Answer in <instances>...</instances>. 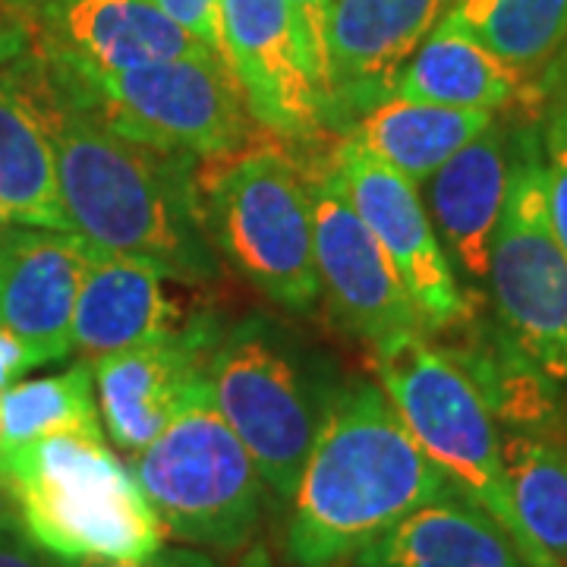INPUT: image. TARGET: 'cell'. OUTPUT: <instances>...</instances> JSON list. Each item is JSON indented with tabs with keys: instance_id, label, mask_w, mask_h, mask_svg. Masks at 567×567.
Returning <instances> with one entry per match:
<instances>
[{
	"instance_id": "1",
	"label": "cell",
	"mask_w": 567,
	"mask_h": 567,
	"mask_svg": "<svg viewBox=\"0 0 567 567\" xmlns=\"http://www.w3.org/2000/svg\"><path fill=\"white\" fill-rule=\"evenodd\" d=\"M35 102L54 148L58 193L73 237L148 262L171 281L218 278L193 155L114 133L63 102L51 76L41 82Z\"/></svg>"
},
{
	"instance_id": "2",
	"label": "cell",
	"mask_w": 567,
	"mask_h": 567,
	"mask_svg": "<svg viewBox=\"0 0 567 567\" xmlns=\"http://www.w3.org/2000/svg\"><path fill=\"white\" fill-rule=\"evenodd\" d=\"M457 488L425 457L382 385L338 388L287 520L297 567H341L410 511Z\"/></svg>"
},
{
	"instance_id": "3",
	"label": "cell",
	"mask_w": 567,
	"mask_h": 567,
	"mask_svg": "<svg viewBox=\"0 0 567 567\" xmlns=\"http://www.w3.org/2000/svg\"><path fill=\"white\" fill-rule=\"evenodd\" d=\"M0 488L22 533L61 565L142 561L162 548V517L104 429L48 432L0 451Z\"/></svg>"
},
{
	"instance_id": "4",
	"label": "cell",
	"mask_w": 567,
	"mask_h": 567,
	"mask_svg": "<svg viewBox=\"0 0 567 567\" xmlns=\"http://www.w3.org/2000/svg\"><path fill=\"white\" fill-rule=\"evenodd\" d=\"M208 382L268 492L278 505H290L341 388L334 369L275 319L249 316L224 328L208 360Z\"/></svg>"
},
{
	"instance_id": "5",
	"label": "cell",
	"mask_w": 567,
	"mask_h": 567,
	"mask_svg": "<svg viewBox=\"0 0 567 567\" xmlns=\"http://www.w3.org/2000/svg\"><path fill=\"white\" fill-rule=\"evenodd\" d=\"M375 372L410 435L447 483L505 529L529 567H558L517 517L495 416L451 350L429 344L425 331L398 334L375 347Z\"/></svg>"
},
{
	"instance_id": "6",
	"label": "cell",
	"mask_w": 567,
	"mask_h": 567,
	"mask_svg": "<svg viewBox=\"0 0 567 567\" xmlns=\"http://www.w3.org/2000/svg\"><path fill=\"white\" fill-rule=\"evenodd\" d=\"M130 470L162 527L183 543L237 551L259 529L265 483L215 404L208 372L186 388L174 420L133 454Z\"/></svg>"
},
{
	"instance_id": "7",
	"label": "cell",
	"mask_w": 567,
	"mask_h": 567,
	"mask_svg": "<svg viewBox=\"0 0 567 567\" xmlns=\"http://www.w3.org/2000/svg\"><path fill=\"white\" fill-rule=\"evenodd\" d=\"M507 196L492 237L488 290L498 328L548 382H567V252L548 218L539 121L507 130Z\"/></svg>"
},
{
	"instance_id": "8",
	"label": "cell",
	"mask_w": 567,
	"mask_h": 567,
	"mask_svg": "<svg viewBox=\"0 0 567 567\" xmlns=\"http://www.w3.org/2000/svg\"><path fill=\"white\" fill-rule=\"evenodd\" d=\"M48 66L63 102L126 140L193 158H218L246 140L244 92L218 54L130 70Z\"/></svg>"
},
{
	"instance_id": "9",
	"label": "cell",
	"mask_w": 567,
	"mask_h": 567,
	"mask_svg": "<svg viewBox=\"0 0 567 567\" xmlns=\"http://www.w3.org/2000/svg\"><path fill=\"white\" fill-rule=\"evenodd\" d=\"M215 249L271 303L309 312L322 297L303 171L275 145L252 148L205 189Z\"/></svg>"
},
{
	"instance_id": "10",
	"label": "cell",
	"mask_w": 567,
	"mask_h": 567,
	"mask_svg": "<svg viewBox=\"0 0 567 567\" xmlns=\"http://www.w3.org/2000/svg\"><path fill=\"white\" fill-rule=\"evenodd\" d=\"M319 167L379 240L416 303L425 331H445L466 322L473 303L447 262L420 186L347 140L334 142Z\"/></svg>"
},
{
	"instance_id": "11",
	"label": "cell",
	"mask_w": 567,
	"mask_h": 567,
	"mask_svg": "<svg viewBox=\"0 0 567 567\" xmlns=\"http://www.w3.org/2000/svg\"><path fill=\"white\" fill-rule=\"evenodd\" d=\"M221 58L265 130L293 142L328 130L322 76L287 0H221Z\"/></svg>"
},
{
	"instance_id": "12",
	"label": "cell",
	"mask_w": 567,
	"mask_h": 567,
	"mask_svg": "<svg viewBox=\"0 0 567 567\" xmlns=\"http://www.w3.org/2000/svg\"><path fill=\"white\" fill-rule=\"evenodd\" d=\"M454 0H331L324 10V126L341 130L394 95L413 51Z\"/></svg>"
},
{
	"instance_id": "13",
	"label": "cell",
	"mask_w": 567,
	"mask_h": 567,
	"mask_svg": "<svg viewBox=\"0 0 567 567\" xmlns=\"http://www.w3.org/2000/svg\"><path fill=\"white\" fill-rule=\"evenodd\" d=\"M303 177L316 227V268L334 322L372 347L425 331L394 265L338 186L322 167H309Z\"/></svg>"
},
{
	"instance_id": "14",
	"label": "cell",
	"mask_w": 567,
	"mask_h": 567,
	"mask_svg": "<svg viewBox=\"0 0 567 567\" xmlns=\"http://www.w3.org/2000/svg\"><path fill=\"white\" fill-rule=\"evenodd\" d=\"M221 334V316L205 309L155 341L89 363L104 432L114 447L133 457L162 435L186 388L208 372V360Z\"/></svg>"
},
{
	"instance_id": "15",
	"label": "cell",
	"mask_w": 567,
	"mask_h": 567,
	"mask_svg": "<svg viewBox=\"0 0 567 567\" xmlns=\"http://www.w3.org/2000/svg\"><path fill=\"white\" fill-rule=\"evenodd\" d=\"M39 17L48 63L63 70H130L215 54L152 0H41Z\"/></svg>"
},
{
	"instance_id": "16",
	"label": "cell",
	"mask_w": 567,
	"mask_h": 567,
	"mask_svg": "<svg viewBox=\"0 0 567 567\" xmlns=\"http://www.w3.org/2000/svg\"><path fill=\"white\" fill-rule=\"evenodd\" d=\"M82 271L80 237L13 224L0 240V328L22 338L44 363L66 360Z\"/></svg>"
},
{
	"instance_id": "17",
	"label": "cell",
	"mask_w": 567,
	"mask_h": 567,
	"mask_svg": "<svg viewBox=\"0 0 567 567\" xmlns=\"http://www.w3.org/2000/svg\"><path fill=\"white\" fill-rule=\"evenodd\" d=\"M507 126L495 121L425 181V212L457 281L488 278L492 237L507 196Z\"/></svg>"
},
{
	"instance_id": "18",
	"label": "cell",
	"mask_w": 567,
	"mask_h": 567,
	"mask_svg": "<svg viewBox=\"0 0 567 567\" xmlns=\"http://www.w3.org/2000/svg\"><path fill=\"white\" fill-rule=\"evenodd\" d=\"M183 319L158 268L85 244V271L73 309V350L85 363L155 341Z\"/></svg>"
},
{
	"instance_id": "19",
	"label": "cell",
	"mask_w": 567,
	"mask_h": 567,
	"mask_svg": "<svg viewBox=\"0 0 567 567\" xmlns=\"http://www.w3.org/2000/svg\"><path fill=\"white\" fill-rule=\"evenodd\" d=\"M353 567H529L514 539L461 492L425 502L357 551Z\"/></svg>"
},
{
	"instance_id": "20",
	"label": "cell",
	"mask_w": 567,
	"mask_h": 567,
	"mask_svg": "<svg viewBox=\"0 0 567 567\" xmlns=\"http://www.w3.org/2000/svg\"><path fill=\"white\" fill-rule=\"evenodd\" d=\"M492 123L495 114L488 111H457L391 95L347 123L341 140L353 142L369 158L423 186L451 155H457Z\"/></svg>"
},
{
	"instance_id": "21",
	"label": "cell",
	"mask_w": 567,
	"mask_h": 567,
	"mask_svg": "<svg viewBox=\"0 0 567 567\" xmlns=\"http://www.w3.org/2000/svg\"><path fill=\"white\" fill-rule=\"evenodd\" d=\"M394 95L457 111H502L524 95V76L511 70L454 20H442L413 51Z\"/></svg>"
},
{
	"instance_id": "22",
	"label": "cell",
	"mask_w": 567,
	"mask_h": 567,
	"mask_svg": "<svg viewBox=\"0 0 567 567\" xmlns=\"http://www.w3.org/2000/svg\"><path fill=\"white\" fill-rule=\"evenodd\" d=\"M0 208L22 227L66 230L54 148L35 92L0 70ZM70 234V230H66Z\"/></svg>"
},
{
	"instance_id": "23",
	"label": "cell",
	"mask_w": 567,
	"mask_h": 567,
	"mask_svg": "<svg viewBox=\"0 0 567 567\" xmlns=\"http://www.w3.org/2000/svg\"><path fill=\"white\" fill-rule=\"evenodd\" d=\"M447 20L520 76L548 66L567 48V0H454Z\"/></svg>"
},
{
	"instance_id": "24",
	"label": "cell",
	"mask_w": 567,
	"mask_h": 567,
	"mask_svg": "<svg viewBox=\"0 0 567 567\" xmlns=\"http://www.w3.org/2000/svg\"><path fill=\"white\" fill-rule=\"evenodd\" d=\"M502 451L520 524L555 565L567 567V447L511 435Z\"/></svg>"
},
{
	"instance_id": "25",
	"label": "cell",
	"mask_w": 567,
	"mask_h": 567,
	"mask_svg": "<svg viewBox=\"0 0 567 567\" xmlns=\"http://www.w3.org/2000/svg\"><path fill=\"white\" fill-rule=\"evenodd\" d=\"M3 410V442L0 451L29 445L48 432L66 429H104L95 394L92 365L80 360L61 375L35 382H17L0 391Z\"/></svg>"
},
{
	"instance_id": "26",
	"label": "cell",
	"mask_w": 567,
	"mask_h": 567,
	"mask_svg": "<svg viewBox=\"0 0 567 567\" xmlns=\"http://www.w3.org/2000/svg\"><path fill=\"white\" fill-rule=\"evenodd\" d=\"M543 158H546L548 218L555 237L567 252V61L565 54L551 61L546 76V104L539 114Z\"/></svg>"
},
{
	"instance_id": "27",
	"label": "cell",
	"mask_w": 567,
	"mask_h": 567,
	"mask_svg": "<svg viewBox=\"0 0 567 567\" xmlns=\"http://www.w3.org/2000/svg\"><path fill=\"white\" fill-rule=\"evenodd\" d=\"M164 17L205 41L215 54H221V0H152ZM224 61V58H221Z\"/></svg>"
},
{
	"instance_id": "28",
	"label": "cell",
	"mask_w": 567,
	"mask_h": 567,
	"mask_svg": "<svg viewBox=\"0 0 567 567\" xmlns=\"http://www.w3.org/2000/svg\"><path fill=\"white\" fill-rule=\"evenodd\" d=\"M0 567H63L58 558L41 551L17 520L0 514Z\"/></svg>"
},
{
	"instance_id": "29",
	"label": "cell",
	"mask_w": 567,
	"mask_h": 567,
	"mask_svg": "<svg viewBox=\"0 0 567 567\" xmlns=\"http://www.w3.org/2000/svg\"><path fill=\"white\" fill-rule=\"evenodd\" d=\"M35 365H44L39 353L25 344L22 338H17L13 331L0 328V391H7L10 385H17L22 375Z\"/></svg>"
},
{
	"instance_id": "30",
	"label": "cell",
	"mask_w": 567,
	"mask_h": 567,
	"mask_svg": "<svg viewBox=\"0 0 567 567\" xmlns=\"http://www.w3.org/2000/svg\"><path fill=\"white\" fill-rule=\"evenodd\" d=\"M297 25L303 32L306 48H309V58L316 63L319 76H322V92H324V61H322V25H324V10H328V0H287Z\"/></svg>"
},
{
	"instance_id": "31",
	"label": "cell",
	"mask_w": 567,
	"mask_h": 567,
	"mask_svg": "<svg viewBox=\"0 0 567 567\" xmlns=\"http://www.w3.org/2000/svg\"><path fill=\"white\" fill-rule=\"evenodd\" d=\"M63 567H221L212 555L196 548H158L152 558L142 561H80Z\"/></svg>"
},
{
	"instance_id": "32",
	"label": "cell",
	"mask_w": 567,
	"mask_h": 567,
	"mask_svg": "<svg viewBox=\"0 0 567 567\" xmlns=\"http://www.w3.org/2000/svg\"><path fill=\"white\" fill-rule=\"evenodd\" d=\"M240 567H275V561H271V551H268V548H265V546H252L244 555V561H240Z\"/></svg>"
},
{
	"instance_id": "33",
	"label": "cell",
	"mask_w": 567,
	"mask_h": 567,
	"mask_svg": "<svg viewBox=\"0 0 567 567\" xmlns=\"http://www.w3.org/2000/svg\"><path fill=\"white\" fill-rule=\"evenodd\" d=\"M10 227H13V221H10V218H7V212L0 208V240L7 237V230H10Z\"/></svg>"
},
{
	"instance_id": "34",
	"label": "cell",
	"mask_w": 567,
	"mask_h": 567,
	"mask_svg": "<svg viewBox=\"0 0 567 567\" xmlns=\"http://www.w3.org/2000/svg\"><path fill=\"white\" fill-rule=\"evenodd\" d=\"M0 442H3V410H0Z\"/></svg>"
},
{
	"instance_id": "35",
	"label": "cell",
	"mask_w": 567,
	"mask_h": 567,
	"mask_svg": "<svg viewBox=\"0 0 567 567\" xmlns=\"http://www.w3.org/2000/svg\"><path fill=\"white\" fill-rule=\"evenodd\" d=\"M565 61H567V48H565Z\"/></svg>"
},
{
	"instance_id": "36",
	"label": "cell",
	"mask_w": 567,
	"mask_h": 567,
	"mask_svg": "<svg viewBox=\"0 0 567 567\" xmlns=\"http://www.w3.org/2000/svg\"><path fill=\"white\" fill-rule=\"evenodd\" d=\"M0 492H3V488H0Z\"/></svg>"
},
{
	"instance_id": "37",
	"label": "cell",
	"mask_w": 567,
	"mask_h": 567,
	"mask_svg": "<svg viewBox=\"0 0 567 567\" xmlns=\"http://www.w3.org/2000/svg\"><path fill=\"white\" fill-rule=\"evenodd\" d=\"M328 3H331V0H328Z\"/></svg>"
}]
</instances>
